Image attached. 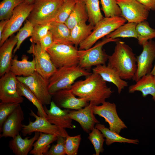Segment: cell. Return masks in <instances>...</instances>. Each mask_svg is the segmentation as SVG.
Segmentation results:
<instances>
[{
	"label": "cell",
	"instance_id": "obj_1",
	"mask_svg": "<svg viewBox=\"0 0 155 155\" xmlns=\"http://www.w3.org/2000/svg\"><path fill=\"white\" fill-rule=\"evenodd\" d=\"M106 82L99 75L93 72L84 80L75 82L71 89L76 96L98 105L105 102L113 92Z\"/></svg>",
	"mask_w": 155,
	"mask_h": 155
},
{
	"label": "cell",
	"instance_id": "obj_2",
	"mask_svg": "<svg viewBox=\"0 0 155 155\" xmlns=\"http://www.w3.org/2000/svg\"><path fill=\"white\" fill-rule=\"evenodd\" d=\"M116 42L114 52L108 55L107 65L114 69L122 79H132L137 70L136 57L125 42L119 40Z\"/></svg>",
	"mask_w": 155,
	"mask_h": 155
},
{
	"label": "cell",
	"instance_id": "obj_3",
	"mask_svg": "<svg viewBox=\"0 0 155 155\" xmlns=\"http://www.w3.org/2000/svg\"><path fill=\"white\" fill-rule=\"evenodd\" d=\"M91 73L78 65L58 68L49 79V92L52 95L60 90L71 89L77 78L87 76Z\"/></svg>",
	"mask_w": 155,
	"mask_h": 155
},
{
	"label": "cell",
	"instance_id": "obj_4",
	"mask_svg": "<svg viewBox=\"0 0 155 155\" xmlns=\"http://www.w3.org/2000/svg\"><path fill=\"white\" fill-rule=\"evenodd\" d=\"M127 21L122 16L104 17L95 26L91 34L79 45V50H87L101 38L106 36Z\"/></svg>",
	"mask_w": 155,
	"mask_h": 155
},
{
	"label": "cell",
	"instance_id": "obj_5",
	"mask_svg": "<svg viewBox=\"0 0 155 155\" xmlns=\"http://www.w3.org/2000/svg\"><path fill=\"white\" fill-rule=\"evenodd\" d=\"M73 45L54 42L46 50L52 62L57 69L78 65L79 50Z\"/></svg>",
	"mask_w": 155,
	"mask_h": 155
},
{
	"label": "cell",
	"instance_id": "obj_6",
	"mask_svg": "<svg viewBox=\"0 0 155 155\" xmlns=\"http://www.w3.org/2000/svg\"><path fill=\"white\" fill-rule=\"evenodd\" d=\"M119 40V38L113 39L105 37L88 49L79 50L78 65L84 69H89L93 66L105 65L108 60V55L103 50L102 47L108 43L116 42Z\"/></svg>",
	"mask_w": 155,
	"mask_h": 155
},
{
	"label": "cell",
	"instance_id": "obj_7",
	"mask_svg": "<svg viewBox=\"0 0 155 155\" xmlns=\"http://www.w3.org/2000/svg\"><path fill=\"white\" fill-rule=\"evenodd\" d=\"M64 0H35L28 20L33 25L52 22Z\"/></svg>",
	"mask_w": 155,
	"mask_h": 155
},
{
	"label": "cell",
	"instance_id": "obj_8",
	"mask_svg": "<svg viewBox=\"0 0 155 155\" xmlns=\"http://www.w3.org/2000/svg\"><path fill=\"white\" fill-rule=\"evenodd\" d=\"M17 78L18 80L30 89L43 105L50 104L52 96L48 90L49 80L44 78L36 71L30 76H17Z\"/></svg>",
	"mask_w": 155,
	"mask_h": 155
},
{
	"label": "cell",
	"instance_id": "obj_9",
	"mask_svg": "<svg viewBox=\"0 0 155 155\" xmlns=\"http://www.w3.org/2000/svg\"><path fill=\"white\" fill-rule=\"evenodd\" d=\"M29 114L34 117L35 120L33 122L29 119L28 125H23L21 132L23 136L31 135L32 133L36 132L60 135L65 137L69 135L65 129L51 123L46 118L36 115L32 110H30Z\"/></svg>",
	"mask_w": 155,
	"mask_h": 155
},
{
	"label": "cell",
	"instance_id": "obj_10",
	"mask_svg": "<svg viewBox=\"0 0 155 155\" xmlns=\"http://www.w3.org/2000/svg\"><path fill=\"white\" fill-rule=\"evenodd\" d=\"M33 6V4H30L24 1L15 8L0 37V46L9 37L20 30L23 22L28 17Z\"/></svg>",
	"mask_w": 155,
	"mask_h": 155
},
{
	"label": "cell",
	"instance_id": "obj_11",
	"mask_svg": "<svg viewBox=\"0 0 155 155\" xmlns=\"http://www.w3.org/2000/svg\"><path fill=\"white\" fill-rule=\"evenodd\" d=\"M27 52L33 55L36 71L45 79L49 80L57 71L58 69L48 53L42 48L39 42L32 43Z\"/></svg>",
	"mask_w": 155,
	"mask_h": 155
},
{
	"label": "cell",
	"instance_id": "obj_12",
	"mask_svg": "<svg viewBox=\"0 0 155 155\" xmlns=\"http://www.w3.org/2000/svg\"><path fill=\"white\" fill-rule=\"evenodd\" d=\"M121 12V16L128 22L137 23L146 20L149 10L137 0H117Z\"/></svg>",
	"mask_w": 155,
	"mask_h": 155
},
{
	"label": "cell",
	"instance_id": "obj_13",
	"mask_svg": "<svg viewBox=\"0 0 155 155\" xmlns=\"http://www.w3.org/2000/svg\"><path fill=\"white\" fill-rule=\"evenodd\" d=\"M94 115L103 118L108 123L109 129L119 134L122 130L127 128L124 123L119 116L115 103L105 101L100 105H94L93 108Z\"/></svg>",
	"mask_w": 155,
	"mask_h": 155
},
{
	"label": "cell",
	"instance_id": "obj_14",
	"mask_svg": "<svg viewBox=\"0 0 155 155\" xmlns=\"http://www.w3.org/2000/svg\"><path fill=\"white\" fill-rule=\"evenodd\" d=\"M142 46V53L136 57L137 70L132 79L135 82L144 75L151 73L155 60V42L150 40Z\"/></svg>",
	"mask_w": 155,
	"mask_h": 155
},
{
	"label": "cell",
	"instance_id": "obj_15",
	"mask_svg": "<svg viewBox=\"0 0 155 155\" xmlns=\"http://www.w3.org/2000/svg\"><path fill=\"white\" fill-rule=\"evenodd\" d=\"M17 76L9 71L0 79V100L6 103H21L24 98L19 94L17 88Z\"/></svg>",
	"mask_w": 155,
	"mask_h": 155
},
{
	"label": "cell",
	"instance_id": "obj_16",
	"mask_svg": "<svg viewBox=\"0 0 155 155\" xmlns=\"http://www.w3.org/2000/svg\"><path fill=\"white\" fill-rule=\"evenodd\" d=\"M71 89L60 90L52 95L53 100L58 106L65 109L78 110L88 105L85 99L77 98Z\"/></svg>",
	"mask_w": 155,
	"mask_h": 155
},
{
	"label": "cell",
	"instance_id": "obj_17",
	"mask_svg": "<svg viewBox=\"0 0 155 155\" xmlns=\"http://www.w3.org/2000/svg\"><path fill=\"white\" fill-rule=\"evenodd\" d=\"M94 105L93 103L90 102L85 107L78 110H70L69 113V118L78 122L84 131L88 133L92 130L96 124L100 123L94 115Z\"/></svg>",
	"mask_w": 155,
	"mask_h": 155
},
{
	"label": "cell",
	"instance_id": "obj_18",
	"mask_svg": "<svg viewBox=\"0 0 155 155\" xmlns=\"http://www.w3.org/2000/svg\"><path fill=\"white\" fill-rule=\"evenodd\" d=\"M24 114L20 104L8 117L4 123L0 134V138H13L21 131L24 120Z\"/></svg>",
	"mask_w": 155,
	"mask_h": 155
},
{
	"label": "cell",
	"instance_id": "obj_19",
	"mask_svg": "<svg viewBox=\"0 0 155 155\" xmlns=\"http://www.w3.org/2000/svg\"><path fill=\"white\" fill-rule=\"evenodd\" d=\"M44 105V111L47 115V119L51 123L66 129H73L76 126L72 123V120L68 116L70 109H62L52 100L50 104V109Z\"/></svg>",
	"mask_w": 155,
	"mask_h": 155
},
{
	"label": "cell",
	"instance_id": "obj_20",
	"mask_svg": "<svg viewBox=\"0 0 155 155\" xmlns=\"http://www.w3.org/2000/svg\"><path fill=\"white\" fill-rule=\"evenodd\" d=\"M18 41L16 35H12L0 47V76L10 71L13 51Z\"/></svg>",
	"mask_w": 155,
	"mask_h": 155
},
{
	"label": "cell",
	"instance_id": "obj_21",
	"mask_svg": "<svg viewBox=\"0 0 155 155\" xmlns=\"http://www.w3.org/2000/svg\"><path fill=\"white\" fill-rule=\"evenodd\" d=\"M93 72L99 75L105 81L113 83L117 87L120 94L123 90L128 86V83L120 77L113 69L106 65L96 66L92 69Z\"/></svg>",
	"mask_w": 155,
	"mask_h": 155
},
{
	"label": "cell",
	"instance_id": "obj_22",
	"mask_svg": "<svg viewBox=\"0 0 155 155\" xmlns=\"http://www.w3.org/2000/svg\"><path fill=\"white\" fill-rule=\"evenodd\" d=\"M40 133L35 132L34 136L30 138L27 137L23 139L20 134H18L9 141L10 150L16 155H27L32 149L33 144L38 138Z\"/></svg>",
	"mask_w": 155,
	"mask_h": 155
},
{
	"label": "cell",
	"instance_id": "obj_23",
	"mask_svg": "<svg viewBox=\"0 0 155 155\" xmlns=\"http://www.w3.org/2000/svg\"><path fill=\"white\" fill-rule=\"evenodd\" d=\"M136 82L129 87V92L133 93L135 91H140L144 98L150 94L155 101V75L150 73L147 74Z\"/></svg>",
	"mask_w": 155,
	"mask_h": 155
},
{
	"label": "cell",
	"instance_id": "obj_24",
	"mask_svg": "<svg viewBox=\"0 0 155 155\" xmlns=\"http://www.w3.org/2000/svg\"><path fill=\"white\" fill-rule=\"evenodd\" d=\"M88 19V15L84 0H77L69 17L65 23L71 30L77 25L86 23Z\"/></svg>",
	"mask_w": 155,
	"mask_h": 155
},
{
	"label": "cell",
	"instance_id": "obj_25",
	"mask_svg": "<svg viewBox=\"0 0 155 155\" xmlns=\"http://www.w3.org/2000/svg\"><path fill=\"white\" fill-rule=\"evenodd\" d=\"M28 57L23 55L22 60L19 61L17 57L12 59L10 71L16 75L27 77L33 74L36 71L34 58L32 61L28 60Z\"/></svg>",
	"mask_w": 155,
	"mask_h": 155
},
{
	"label": "cell",
	"instance_id": "obj_26",
	"mask_svg": "<svg viewBox=\"0 0 155 155\" xmlns=\"http://www.w3.org/2000/svg\"><path fill=\"white\" fill-rule=\"evenodd\" d=\"M50 26L49 31L54 42L73 44L70 41L71 30L65 23L52 22Z\"/></svg>",
	"mask_w": 155,
	"mask_h": 155
},
{
	"label": "cell",
	"instance_id": "obj_27",
	"mask_svg": "<svg viewBox=\"0 0 155 155\" xmlns=\"http://www.w3.org/2000/svg\"><path fill=\"white\" fill-rule=\"evenodd\" d=\"M57 137V136L56 135L40 132L30 154L33 155H45L50 148V144L56 141Z\"/></svg>",
	"mask_w": 155,
	"mask_h": 155
},
{
	"label": "cell",
	"instance_id": "obj_28",
	"mask_svg": "<svg viewBox=\"0 0 155 155\" xmlns=\"http://www.w3.org/2000/svg\"><path fill=\"white\" fill-rule=\"evenodd\" d=\"M94 26L89 23H80L71 30L70 41L77 48L91 34Z\"/></svg>",
	"mask_w": 155,
	"mask_h": 155
},
{
	"label": "cell",
	"instance_id": "obj_29",
	"mask_svg": "<svg viewBox=\"0 0 155 155\" xmlns=\"http://www.w3.org/2000/svg\"><path fill=\"white\" fill-rule=\"evenodd\" d=\"M95 127L99 130L106 138L105 141L106 144L109 146L115 142L128 143L135 144H138L139 141L137 139H132L125 138L117 133L111 130L109 128L100 123L96 124Z\"/></svg>",
	"mask_w": 155,
	"mask_h": 155
},
{
	"label": "cell",
	"instance_id": "obj_30",
	"mask_svg": "<svg viewBox=\"0 0 155 155\" xmlns=\"http://www.w3.org/2000/svg\"><path fill=\"white\" fill-rule=\"evenodd\" d=\"M17 88L20 95L25 97L36 107L37 110V115L46 118L47 115L43 105L30 89L25 84L18 80Z\"/></svg>",
	"mask_w": 155,
	"mask_h": 155
},
{
	"label": "cell",
	"instance_id": "obj_31",
	"mask_svg": "<svg viewBox=\"0 0 155 155\" xmlns=\"http://www.w3.org/2000/svg\"><path fill=\"white\" fill-rule=\"evenodd\" d=\"M137 23L128 22L121 26L106 36L113 39L119 38H134L137 39L136 27Z\"/></svg>",
	"mask_w": 155,
	"mask_h": 155
},
{
	"label": "cell",
	"instance_id": "obj_32",
	"mask_svg": "<svg viewBox=\"0 0 155 155\" xmlns=\"http://www.w3.org/2000/svg\"><path fill=\"white\" fill-rule=\"evenodd\" d=\"M138 43L142 46L146 41L155 38V29L145 20L137 24L136 27Z\"/></svg>",
	"mask_w": 155,
	"mask_h": 155
},
{
	"label": "cell",
	"instance_id": "obj_33",
	"mask_svg": "<svg viewBox=\"0 0 155 155\" xmlns=\"http://www.w3.org/2000/svg\"><path fill=\"white\" fill-rule=\"evenodd\" d=\"M88 13L89 23L95 26L104 17L99 6V0H84Z\"/></svg>",
	"mask_w": 155,
	"mask_h": 155
},
{
	"label": "cell",
	"instance_id": "obj_34",
	"mask_svg": "<svg viewBox=\"0 0 155 155\" xmlns=\"http://www.w3.org/2000/svg\"><path fill=\"white\" fill-rule=\"evenodd\" d=\"M77 0H65L55 15L52 22L65 23L69 17Z\"/></svg>",
	"mask_w": 155,
	"mask_h": 155
},
{
	"label": "cell",
	"instance_id": "obj_35",
	"mask_svg": "<svg viewBox=\"0 0 155 155\" xmlns=\"http://www.w3.org/2000/svg\"><path fill=\"white\" fill-rule=\"evenodd\" d=\"M25 0H3L0 3V20H9L13 12Z\"/></svg>",
	"mask_w": 155,
	"mask_h": 155
},
{
	"label": "cell",
	"instance_id": "obj_36",
	"mask_svg": "<svg viewBox=\"0 0 155 155\" xmlns=\"http://www.w3.org/2000/svg\"><path fill=\"white\" fill-rule=\"evenodd\" d=\"M102 132L94 127L89 134L88 139L93 145L95 155H99L104 150L103 144L105 140Z\"/></svg>",
	"mask_w": 155,
	"mask_h": 155
},
{
	"label": "cell",
	"instance_id": "obj_37",
	"mask_svg": "<svg viewBox=\"0 0 155 155\" xmlns=\"http://www.w3.org/2000/svg\"><path fill=\"white\" fill-rule=\"evenodd\" d=\"M100 3L105 17L121 16V11L116 0H100Z\"/></svg>",
	"mask_w": 155,
	"mask_h": 155
},
{
	"label": "cell",
	"instance_id": "obj_38",
	"mask_svg": "<svg viewBox=\"0 0 155 155\" xmlns=\"http://www.w3.org/2000/svg\"><path fill=\"white\" fill-rule=\"evenodd\" d=\"M34 26L28 20L23 26L19 30L16 35L17 40L16 46L13 50V54L20 49L23 42L27 38L31 36L34 29Z\"/></svg>",
	"mask_w": 155,
	"mask_h": 155
},
{
	"label": "cell",
	"instance_id": "obj_39",
	"mask_svg": "<svg viewBox=\"0 0 155 155\" xmlns=\"http://www.w3.org/2000/svg\"><path fill=\"white\" fill-rule=\"evenodd\" d=\"M81 135L71 136L68 135L65 139V150L67 155H77L81 140Z\"/></svg>",
	"mask_w": 155,
	"mask_h": 155
},
{
	"label": "cell",
	"instance_id": "obj_40",
	"mask_svg": "<svg viewBox=\"0 0 155 155\" xmlns=\"http://www.w3.org/2000/svg\"><path fill=\"white\" fill-rule=\"evenodd\" d=\"M50 26V23L34 26L32 33L30 39L32 43H36L39 42L47 34Z\"/></svg>",
	"mask_w": 155,
	"mask_h": 155
},
{
	"label": "cell",
	"instance_id": "obj_41",
	"mask_svg": "<svg viewBox=\"0 0 155 155\" xmlns=\"http://www.w3.org/2000/svg\"><path fill=\"white\" fill-rule=\"evenodd\" d=\"M18 103H0V131L3 124L8 117L20 104Z\"/></svg>",
	"mask_w": 155,
	"mask_h": 155
},
{
	"label": "cell",
	"instance_id": "obj_42",
	"mask_svg": "<svg viewBox=\"0 0 155 155\" xmlns=\"http://www.w3.org/2000/svg\"><path fill=\"white\" fill-rule=\"evenodd\" d=\"M66 137L60 135L57 136V144L53 145L45 155H65Z\"/></svg>",
	"mask_w": 155,
	"mask_h": 155
},
{
	"label": "cell",
	"instance_id": "obj_43",
	"mask_svg": "<svg viewBox=\"0 0 155 155\" xmlns=\"http://www.w3.org/2000/svg\"><path fill=\"white\" fill-rule=\"evenodd\" d=\"M39 42L42 48L45 51L52 45L54 42L51 34L49 30L46 35L41 39Z\"/></svg>",
	"mask_w": 155,
	"mask_h": 155
},
{
	"label": "cell",
	"instance_id": "obj_44",
	"mask_svg": "<svg viewBox=\"0 0 155 155\" xmlns=\"http://www.w3.org/2000/svg\"><path fill=\"white\" fill-rule=\"evenodd\" d=\"M150 10L155 11V0H137Z\"/></svg>",
	"mask_w": 155,
	"mask_h": 155
},
{
	"label": "cell",
	"instance_id": "obj_45",
	"mask_svg": "<svg viewBox=\"0 0 155 155\" xmlns=\"http://www.w3.org/2000/svg\"><path fill=\"white\" fill-rule=\"evenodd\" d=\"M8 20H3L0 22V37H1L5 26Z\"/></svg>",
	"mask_w": 155,
	"mask_h": 155
},
{
	"label": "cell",
	"instance_id": "obj_46",
	"mask_svg": "<svg viewBox=\"0 0 155 155\" xmlns=\"http://www.w3.org/2000/svg\"><path fill=\"white\" fill-rule=\"evenodd\" d=\"M35 0H25L24 2L26 3L30 4H33Z\"/></svg>",
	"mask_w": 155,
	"mask_h": 155
},
{
	"label": "cell",
	"instance_id": "obj_47",
	"mask_svg": "<svg viewBox=\"0 0 155 155\" xmlns=\"http://www.w3.org/2000/svg\"><path fill=\"white\" fill-rule=\"evenodd\" d=\"M150 73L152 75H155V62L154 66L153 68H152V69L151 72Z\"/></svg>",
	"mask_w": 155,
	"mask_h": 155
},
{
	"label": "cell",
	"instance_id": "obj_48",
	"mask_svg": "<svg viewBox=\"0 0 155 155\" xmlns=\"http://www.w3.org/2000/svg\"></svg>",
	"mask_w": 155,
	"mask_h": 155
},
{
	"label": "cell",
	"instance_id": "obj_49",
	"mask_svg": "<svg viewBox=\"0 0 155 155\" xmlns=\"http://www.w3.org/2000/svg\"></svg>",
	"mask_w": 155,
	"mask_h": 155
}]
</instances>
